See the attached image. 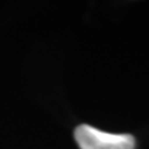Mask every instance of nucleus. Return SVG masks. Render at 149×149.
<instances>
[{
    "label": "nucleus",
    "mask_w": 149,
    "mask_h": 149,
    "mask_svg": "<svg viewBox=\"0 0 149 149\" xmlns=\"http://www.w3.org/2000/svg\"><path fill=\"white\" fill-rule=\"evenodd\" d=\"M74 139L80 149H134L135 139L130 134H112L81 124L74 130Z\"/></svg>",
    "instance_id": "nucleus-1"
}]
</instances>
